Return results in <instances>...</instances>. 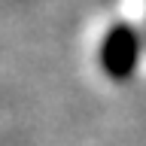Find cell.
Returning <instances> with one entry per match:
<instances>
[{"label": "cell", "instance_id": "6da1fadb", "mask_svg": "<svg viewBox=\"0 0 146 146\" xmlns=\"http://www.w3.org/2000/svg\"><path fill=\"white\" fill-rule=\"evenodd\" d=\"M137 55H140V43L131 27L116 25L104 36L100 46V67L110 79H128L137 67Z\"/></svg>", "mask_w": 146, "mask_h": 146}]
</instances>
